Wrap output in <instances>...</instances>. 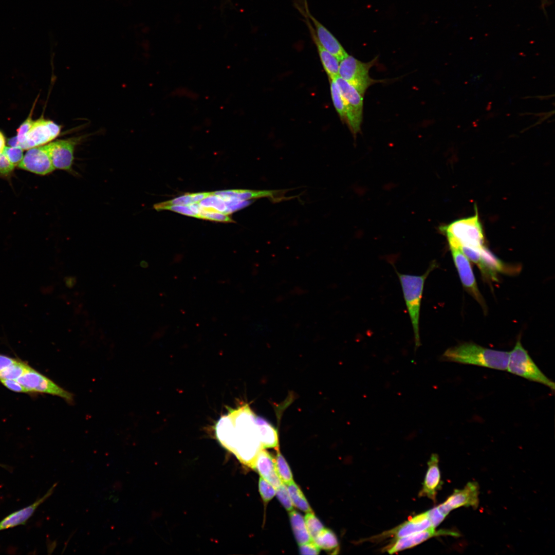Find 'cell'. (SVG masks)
Listing matches in <instances>:
<instances>
[{
    "label": "cell",
    "instance_id": "6da1fadb",
    "mask_svg": "<svg viewBox=\"0 0 555 555\" xmlns=\"http://www.w3.org/2000/svg\"><path fill=\"white\" fill-rule=\"evenodd\" d=\"M256 416L249 405L245 404L221 416L215 427L216 436L223 446L252 468L258 452L263 449Z\"/></svg>",
    "mask_w": 555,
    "mask_h": 555
},
{
    "label": "cell",
    "instance_id": "7a4b0ae2",
    "mask_svg": "<svg viewBox=\"0 0 555 555\" xmlns=\"http://www.w3.org/2000/svg\"><path fill=\"white\" fill-rule=\"evenodd\" d=\"M510 352L486 348L465 342L447 349L441 359L445 361L487 368L507 370Z\"/></svg>",
    "mask_w": 555,
    "mask_h": 555
},
{
    "label": "cell",
    "instance_id": "3957f363",
    "mask_svg": "<svg viewBox=\"0 0 555 555\" xmlns=\"http://www.w3.org/2000/svg\"><path fill=\"white\" fill-rule=\"evenodd\" d=\"M436 265L435 263L431 264L425 272L421 275L401 274L397 272L413 329L415 350L421 345L419 323L424 285L426 279Z\"/></svg>",
    "mask_w": 555,
    "mask_h": 555
},
{
    "label": "cell",
    "instance_id": "277c9868",
    "mask_svg": "<svg viewBox=\"0 0 555 555\" xmlns=\"http://www.w3.org/2000/svg\"><path fill=\"white\" fill-rule=\"evenodd\" d=\"M440 230L446 235L450 247L464 245L480 249L484 247V234L477 213L441 227Z\"/></svg>",
    "mask_w": 555,
    "mask_h": 555
},
{
    "label": "cell",
    "instance_id": "5b68a950",
    "mask_svg": "<svg viewBox=\"0 0 555 555\" xmlns=\"http://www.w3.org/2000/svg\"><path fill=\"white\" fill-rule=\"evenodd\" d=\"M507 371L530 381L544 384L552 391L554 383L538 367L518 339L513 350L510 351Z\"/></svg>",
    "mask_w": 555,
    "mask_h": 555
},
{
    "label": "cell",
    "instance_id": "8992f818",
    "mask_svg": "<svg viewBox=\"0 0 555 555\" xmlns=\"http://www.w3.org/2000/svg\"><path fill=\"white\" fill-rule=\"evenodd\" d=\"M375 57L368 62H363L348 55L339 61L338 76L350 84L364 96L371 85L382 80H377L369 76V71L377 61Z\"/></svg>",
    "mask_w": 555,
    "mask_h": 555
},
{
    "label": "cell",
    "instance_id": "52a82bcc",
    "mask_svg": "<svg viewBox=\"0 0 555 555\" xmlns=\"http://www.w3.org/2000/svg\"><path fill=\"white\" fill-rule=\"evenodd\" d=\"M334 79L344 100L346 123L354 136H356L360 131L362 122L363 95L339 76H337Z\"/></svg>",
    "mask_w": 555,
    "mask_h": 555
},
{
    "label": "cell",
    "instance_id": "ba28073f",
    "mask_svg": "<svg viewBox=\"0 0 555 555\" xmlns=\"http://www.w3.org/2000/svg\"><path fill=\"white\" fill-rule=\"evenodd\" d=\"M30 393L49 394L62 398L67 402H72L73 395L64 390L48 377L30 366L16 380Z\"/></svg>",
    "mask_w": 555,
    "mask_h": 555
},
{
    "label": "cell",
    "instance_id": "9c48e42d",
    "mask_svg": "<svg viewBox=\"0 0 555 555\" xmlns=\"http://www.w3.org/2000/svg\"><path fill=\"white\" fill-rule=\"evenodd\" d=\"M81 139L82 137H72L45 145L54 169L71 171L75 150Z\"/></svg>",
    "mask_w": 555,
    "mask_h": 555
},
{
    "label": "cell",
    "instance_id": "30bf717a",
    "mask_svg": "<svg viewBox=\"0 0 555 555\" xmlns=\"http://www.w3.org/2000/svg\"><path fill=\"white\" fill-rule=\"evenodd\" d=\"M61 126L52 121L41 118L33 121L26 136L25 142L20 148L30 149L48 143L60 134Z\"/></svg>",
    "mask_w": 555,
    "mask_h": 555
},
{
    "label": "cell",
    "instance_id": "8fae6325",
    "mask_svg": "<svg viewBox=\"0 0 555 555\" xmlns=\"http://www.w3.org/2000/svg\"><path fill=\"white\" fill-rule=\"evenodd\" d=\"M479 486L475 482H469L462 489H456L452 494L437 507L445 516L454 509L471 506L477 508L479 504Z\"/></svg>",
    "mask_w": 555,
    "mask_h": 555
},
{
    "label": "cell",
    "instance_id": "7c38bea8",
    "mask_svg": "<svg viewBox=\"0 0 555 555\" xmlns=\"http://www.w3.org/2000/svg\"><path fill=\"white\" fill-rule=\"evenodd\" d=\"M450 249L464 287L485 310L486 304L477 287L469 260L458 248L450 247Z\"/></svg>",
    "mask_w": 555,
    "mask_h": 555
},
{
    "label": "cell",
    "instance_id": "4fadbf2b",
    "mask_svg": "<svg viewBox=\"0 0 555 555\" xmlns=\"http://www.w3.org/2000/svg\"><path fill=\"white\" fill-rule=\"evenodd\" d=\"M431 527L432 525L429 519L427 511H426L412 517L408 521L396 527L373 536L368 540L371 542H379L391 537L396 540Z\"/></svg>",
    "mask_w": 555,
    "mask_h": 555
},
{
    "label": "cell",
    "instance_id": "5bb4252c",
    "mask_svg": "<svg viewBox=\"0 0 555 555\" xmlns=\"http://www.w3.org/2000/svg\"><path fill=\"white\" fill-rule=\"evenodd\" d=\"M18 166L42 175H47L55 170L45 145L29 149Z\"/></svg>",
    "mask_w": 555,
    "mask_h": 555
},
{
    "label": "cell",
    "instance_id": "9a60e30c",
    "mask_svg": "<svg viewBox=\"0 0 555 555\" xmlns=\"http://www.w3.org/2000/svg\"><path fill=\"white\" fill-rule=\"evenodd\" d=\"M440 535L459 536L460 534L455 530L448 529L436 530L435 528L431 527L425 530L395 540L394 542L386 547V550L390 554H393L413 547L431 538Z\"/></svg>",
    "mask_w": 555,
    "mask_h": 555
},
{
    "label": "cell",
    "instance_id": "2e32d148",
    "mask_svg": "<svg viewBox=\"0 0 555 555\" xmlns=\"http://www.w3.org/2000/svg\"><path fill=\"white\" fill-rule=\"evenodd\" d=\"M306 16L312 22L317 38L321 45L339 61L348 54L335 36L316 20L305 7Z\"/></svg>",
    "mask_w": 555,
    "mask_h": 555
},
{
    "label": "cell",
    "instance_id": "e0dca14e",
    "mask_svg": "<svg viewBox=\"0 0 555 555\" xmlns=\"http://www.w3.org/2000/svg\"><path fill=\"white\" fill-rule=\"evenodd\" d=\"M55 486V484L53 485L43 496L36 499L33 503L10 513L2 520L0 521V531L25 525L39 506L51 495Z\"/></svg>",
    "mask_w": 555,
    "mask_h": 555
},
{
    "label": "cell",
    "instance_id": "ac0fdd59",
    "mask_svg": "<svg viewBox=\"0 0 555 555\" xmlns=\"http://www.w3.org/2000/svg\"><path fill=\"white\" fill-rule=\"evenodd\" d=\"M438 461V455L433 454L428 462V470L422 488L419 493L420 497H428L434 502L436 501L437 491L440 489L442 485Z\"/></svg>",
    "mask_w": 555,
    "mask_h": 555
},
{
    "label": "cell",
    "instance_id": "d6986e66",
    "mask_svg": "<svg viewBox=\"0 0 555 555\" xmlns=\"http://www.w3.org/2000/svg\"><path fill=\"white\" fill-rule=\"evenodd\" d=\"M253 468L275 489L283 484L276 472L274 458L264 448L258 452Z\"/></svg>",
    "mask_w": 555,
    "mask_h": 555
},
{
    "label": "cell",
    "instance_id": "ffe728a7",
    "mask_svg": "<svg viewBox=\"0 0 555 555\" xmlns=\"http://www.w3.org/2000/svg\"><path fill=\"white\" fill-rule=\"evenodd\" d=\"M213 194L218 196L224 200L232 198H237L241 200H249L253 198L270 197L272 200H281L285 198L280 191H254L250 190L234 189L218 191L212 192Z\"/></svg>",
    "mask_w": 555,
    "mask_h": 555
},
{
    "label": "cell",
    "instance_id": "44dd1931",
    "mask_svg": "<svg viewBox=\"0 0 555 555\" xmlns=\"http://www.w3.org/2000/svg\"><path fill=\"white\" fill-rule=\"evenodd\" d=\"M306 22L309 29L311 36L317 46V50L324 69L327 73L329 79H334L338 76L339 61L321 45L317 38L314 28L312 27L311 24L310 23V21H308V20L307 19Z\"/></svg>",
    "mask_w": 555,
    "mask_h": 555
},
{
    "label": "cell",
    "instance_id": "7402d4cb",
    "mask_svg": "<svg viewBox=\"0 0 555 555\" xmlns=\"http://www.w3.org/2000/svg\"><path fill=\"white\" fill-rule=\"evenodd\" d=\"M259 438L263 448L279 449V437L277 430L265 419L256 416Z\"/></svg>",
    "mask_w": 555,
    "mask_h": 555
},
{
    "label": "cell",
    "instance_id": "603a6c76",
    "mask_svg": "<svg viewBox=\"0 0 555 555\" xmlns=\"http://www.w3.org/2000/svg\"><path fill=\"white\" fill-rule=\"evenodd\" d=\"M289 518L294 535L300 545L312 541L306 526L304 518L298 512L292 510Z\"/></svg>",
    "mask_w": 555,
    "mask_h": 555
},
{
    "label": "cell",
    "instance_id": "cb8c5ba5",
    "mask_svg": "<svg viewBox=\"0 0 555 555\" xmlns=\"http://www.w3.org/2000/svg\"><path fill=\"white\" fill-rule=\"evenodd\" d=\"M212 192L186 193L170 200L155 204L154 208L156 210H162L164 208L172 205L189 206L199 202L201 200L211 195Z\"/></svg>",
    "mask_w": 555,
    "mask_h": 555
},
{
    "label": "cell",
    "instance_id": "d4e9b609",
    "mask_svg": "<svg viewBox=\"0 0 555 555\" xmlns=\"http://www.w3.org/2000/svg\"><path fill=\"white\" fill-rule=\"evenodd\" d=\"M312 541L320 548L337 553L339 543L336 534L330 530L324 528Z\"/></svg>",
    "mask_w": 555,
    "mask_h": 555
},
{
    "label": "cell",
    "instance_id": "484cf974",
    "mask_svg": "<svg viewBox=\"0 0 555 555\" xmlns=\"http://www.w3.org/2000/svg\"><path fill=\"white\" fill-rule=\"evenodd\" d=\"M286 485L293 506L306 513L312 512L303 492L294 481L292 480Z\"/></svg>",
    "mask_w": 555,
    "mask_h": 555
},
{
    "label": "cell",
    "instance_id": "4316f807",
    "mask_svg": "<svg viewBox=\"0 0 555 555\" xmlns=\"http://www.w3.org/2000/svg\"><path fill=\"white\" fill-rule=\"evenodd\" d=\"M329 80L333 104L342 121L346 123L345 105L343 97L335 79Z\"/></svg>",
    "mask_w": 555,
    "mask_h": 555
},
{
    "label": "cell",
    "instance_id": "83f0119b",
    "mask_svg": "<svg viewBox=\"0 0 555 555\" xmlns=\"http://www.w3.org/2000/svg\"><path fill=\"white\" fill-rule=\"evenodd\" d=\"M29 367L30 366L25 362L18 359L16 362L0 372V380H17L28 370Z\"/></svg>",
    "mask_w": 555,
    "mask_h": 555
},
{
    "label": "cell",
    "instance_id": "f1b7e54d",
    "mask_svg": "<svg viewBox=\"0 0 555 555\" xmlns=\"http://www.w3.org/2000/svg\"><path fill=\"white\" fill-rule=\"evenodd\" d=\"M276 450L277 454L274 458L275 469L282 482L286 485L293 480L292 474L289 465L279 449Z\"/></svg>",
    "mask_w": 555,
    "mask_h": 555
},
{
    "label": "cell",
    "instance_id": "f546056e",
    "mask_svg": "<svg viewBox=\"0 0 555 555\" xmlns=\"http://www.w3.org/2000/svg\"><path fill=\"white\" fill-rule=\"evenodd\" d=\"M199 203L202 207L212 211L225 214L227 207L225 201L220 197L212 194L201 200Z\"/></svg>",
    "mask_w": 555,
    "mask_h": 555
},
{
    "label": "cell",
    "instance_id": "4dcf8cb0",
    "mask_svg": "<svg viewBox=\"0 0 555 555\" xmlns=\"http://www.w3.org/2000/svg\"><path fill=\"white\" fill-rule=\"evenodd\" d=\"M481 256L487 266L494 272L505 271V267L495 256L486 247H483L480 249Z\"/></svg>",
    "mask_w": 555,
    "mask_h": 555
},
{
    "label": "cell",
    "instance_id": "1f68e13d",
    "mask_svg": "<svg viewBox=\"0 0 555 555\" xmlns=\"http://www.w3.org/2000/svg\"><path fill=\"white\" fill-rule=\"evenodd\" d=\"M304 520L307 530L313 540L324 528V526L313 511L307 512Z\"/></svg>",
    "mask_w": 555,
    "mask_h": 555
},
{
    "label": "cell",
    "instance_id": "d6a6232c",
    "mask_svg": "<svg viewBox=\"0 0 555 555\" xmlns=\"http://www.w3.org/2000/svg\"><path fill=\"white\" fill-rule=\"evenodd\" d=\"M198 216L199 218L217 222L232 223L234 221L228 214L217 211L207 210L202 206Z\"/></svg>",
    "mask_w": 555,
    "mask_h": 555
},
{
    "label": "cell",
    "instance_id": "836d02e7",
    "mask_svg": "<svg viewBox=\"0 0 555 555\" xmlns=\"http://www.w3.org/2000/svg\"><path fill=\"white\" fill-rule=\"evenodd\" d=\"M258 488L260 494L265 502L270 501L276 494L275 488L262 477L259 479Z\"/></svg>",
    "mask_w": 555,
    "mask_h": 555
},
{
    "label": "cell",
    "instance_id": "e575fe53",
    "mask_svg": "<svg viewBox=\"0 0 555 555\" xmlns=\"http://www.w3.org/2000/svg\"><path fill=\"white\" fill-rule=\"evenodd\" d=\"M3 153L14 166L18 165L23 158V150L18 147H5Z\"/></svg>",
    "mask_w": 555,
    "mask_h": 555
},
{
    "label": "cell",
    "instance_id": "d590c367",
    "mask_svg": "<svg viewBox=\"0 0 555 555\" xmlns=\"http://www.w3.org/2000/svg\"><path fill=\"white\" fill-rule=\"evenodd\" d=\"M276 496L284 508L289 511L293 509V505L290 499L286 486L284 483L276 489Z\"/></svg>",
    "mask_w": 555,
    "mask_h": 555
},
{
    "label": "cell",
    "instance_id": "8d00e7d4",
    "mask_svg": "<svg viewBox=\"0 0 555 555\" xmlns=\"http://www.w3.org/2000/svg\"><path fill=\"white\" fill-rule=\"evenodd\" d=\"M32 111L31 110L30 115L27 118V119L21 125L19 128L17 130V139L18 140L17 146L20 147L21 145L24 143L26 140V136L31 128L33 121L32 120Z\"/></svg>",
    "mask_w": 555,
    "mask_h": 555
},
{
    "label": "cell",
    "instance_id": "74e56055",
    "mask_svg": "<svg viewBox=\"0 0 555 555\" xmlns=\"http://www.w3.org/2000/svg\"><path fill=\"white\" fill-rule=\"evenodd\" d=\"M1 383L9 390L17 392L23 393H30L26 388L19 383L16 380L12 379H1Z\"/></svg>",
    "mask_w": 555,
    "mask_h": 555
},
{
    "label": "cell",
    "instance_id": "f35d334b",
    "mask_svg": "<svg viewBox=\"0 0 555 555\" xmlns=\"http://www.w3.org/2000/svg\"><path fill=\"white\" fill-rule=\"evenodd\" d=\"M427 513L432 527L435 528L437 527L446 517V516L439 511L437 507L428 511Z\"/></svg>",
    "mask_w": 555,
    "mask_h": 555
},
{
    "label": "cell",
    "instance_id": "ab89813d",
    "mask_svg": "<svg viewBox=\"0 0 555 555\" xmlns=\"http://www.w3.org/2000/svg\"><path fill=\"white\" fill-rule=\"evenodd\" d=\"M163 210H171L183 215L198 218V216L187 206L172 205L164 208Z\"/></svg>",
    "mask_w": 555,
    "mask_h": 555
},
{
    "label": "cell",
    "instance_id": "60d3db41",
    "mask_svg": "<svg viewBox=\"0 0 555 555\" xmlns=\"http://www.w3.org/2000/svg\"><path fill=\"white\" fill-rule=\"evenodd\" d=\"M320 548L313 541L300 545V552L302 554H318Z\"/></svg>",
    "mask_w": 555,
    "mask_h": 555
},
{
    "label": "cell",
    "instance_id": "b9f144b4",
    "mask_svg": "<svg viewBox=\"0 0 555 555\" xmlns=\"http://www.w3.org/2000/svg\"><path fill=\"white\" fill-rule=\"evenodd\" d=\"M14 166L3 153H0V174H9L13 170Z\"/></svg>",
    "mask_w": 555,
    "mask_h": 555
},
{
    "label": "cell",
    "instance_id": "7bdbcfd3",
    "mask_svg": "<svg viewBox=\"0 0 555 555\" xmlns=\"http://www.w3.org/2000/svg\"><path fill=\"white\" fill-rule=\"evenodd\" d=\"M18 359L0 354V372Z\"/></svg>",
    "mask_w": 555,
    "mask_h": 555
},
{
    "label": "cell",
    "instance_id": "ee69618b",
    "mask_svg": "<svg viewBox=\"0 0 555 555\" xmlns=\"http://www.w3.org/2000/svg\"><path fill=\"white\" fill-rule=\"evenodd\" d=\"M64 281L65 283V285L67 288H72L76 285L77 279L75 276H67L65 277Z\"/></svg>",
    "mask_w": 555,
    "mask_h": 555
},
{
    "label": "cell",
    "instance_id": "f6af8a7d",
    "mask_svg": "<svg viewBox=\"0 0 555 555\" xmlns=\"http://www.w3.org/2000/svg\"><path fill=\"white\" fill-rule=\"evenodd\" d=\"M5 139L3 134L0 132V153H2L5 148Z\"/></svg>",
    "mask_w": 555,
    "mask_h": 555
},
{
    "label": "cell",
    "instance_id": "bcb514c9",
    "mask_svg": "<svg viewBox=\"0 0 555 555\" xmlns=\"http://www.w3.org/2000/svg\"><path fill=\"white\" fill-rule=\"evenodd\" d=\"M140 265L141 267H142L143 268L146 267L147 266V263L145 262L144 261L141 262L140 263Z\"/></svg>",
    "mask_w": 555,
    "mask_h": 555
}]
</instances>
